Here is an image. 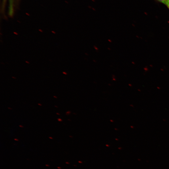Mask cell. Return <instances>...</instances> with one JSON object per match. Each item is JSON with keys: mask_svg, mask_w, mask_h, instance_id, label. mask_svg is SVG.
<instances>
[{"mask_svg": "<svg viewBox=\"0 0 169 169\" xmlns=\"http://www.w3.org/2000/svg\"><path fill=\"white\" fill-rule=\"evenodd\" d=\"M156 2H157L158 3H160L163 4H165V5L167 3V2L169 1V0H154Z\"/></svg>", "mask_w": 169, "mask_h": 169, "instance_id": "cell-1", "label": "cell"}, {"mask_svg": "<svg viewBox=\"0 0 169 169\" xmlns=\"http://www.w3.org/2000/svg\"><path fill=\"white\" fill-rule=\"evenodd\" d=\"M169 9V1L167 2V3L165 5Z\"/></svg>", "mask_w": 169, "mask_h": 169, "instance_id": "cell-2", "label": "cell"}]
</instances>
